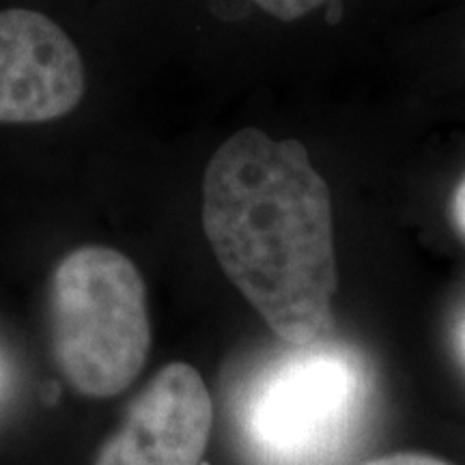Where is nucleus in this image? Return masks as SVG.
Instances as JSON below:
<instances>
[{"instance_id":"f257e3e1","label":"nucleus","mask_w":465,"mask_h":465,"mask_svg":"<svg viewBox=\"0 0 465 465\" xmlns=\"http://www.w3.org/2000/svg\"><path fill=\"white\" fill-rule=\"evenodd\" d=\"M203 226L243 298L287 345L323 339L339 289L332 201L304 144L243 127L203 179Z\"/></svg>"},{"instance_id":"f03ea898","label":"nucleus","mask_w":465,"mask_h":465,"mask_svg":"<svg viewBox=\"0 0 465 465\" xmlns=\"http://www.w3.org/2000/svg\"><path fill=\"white\" fill-rule=\"evenodd\" d=\"M364 401V371L345 347L289 345L242 388L237 433L257 465H336L358 438Z\"/></svg>"},{"instance_id":"7ed1b4c3","label":"nucleus","mask_w":465,"mask_h":465,"mask_svg":"<svg viewBox=\"0 0 465 465\" xmlns=\"http://www.w3.org/2000/svg\"><path fill=\"white\" fill-rule=\"evenodd\" d=\"M52 351L78 392L108 399L130 388L151 349L147 289L119 250L83 246L50 284Z\"/></svg>"},{"instance_id":"20e7f679","label":"nucleus","mask_w":465,"mask_h":465,"mask_svg":"<svg viewBox=\"0 0 465 465\" xmlns=\"http://www.w3.org/2000/svg\"><path fill=\"white\" fill-rule=\"evenodd\" d=\"M83 95L84 63L72 37L39 11H0V124L61 119Z\"/></svg>"},{"instance_id":"39448f33","label":"nucleus","mask_w":465,"mask_h":465,"mask_svg":"<svg viewBox=\"0 0 465 465\" xmlns=\"http://www.w3.org/2000/svg\"><path fill=\"white\" fill-rule=\"evenodd\" d=\"M212 422V397L199 371L166 364L127 407L95 465H199Z\"/></svg>"},{"instance_id":"423d86ee","label":"nucleus","mask_w":465,"mask_h":465,"mask_svg":"<svg viewBox=\"0 0 465 465\" xmlns=\"http://www.w3.org/2000/svg\"><path fill=\"white\" fill-rule=\"evenodd\" d=\"M250 3L257 5L259 9H263L265 14L276 17V20L293 22L322 7V5L332 3V0H250Z\"/></svg>"},{"instance_id":"0eeeda50","label":"nucleus","mask_w":465,"mask_h":465,"mask_svg":"<svg viewBox=\"0 0 465 465\" xmlns=\"http://www.w3.org/2000/svg\"><path fill=\"white\" fill-rule=\"evenodd\" d=\"M362 465H450L431 455H418V452H399V455H388L366 461Z\"/></svg>"},{"instance_id":"6e6552de","label":"nucleus","mask_w":465,"mask_h":465,"mask_svg":"<svg viewBox=\"0 0 465 465\" xmlns=\"http://www.w3.org/2000/svg\"><path fill=\"white\" fill-rule=\"evenodd\" d=\"M450 213H452V220H455V226L459 229V232L465 237V174L455 188V194H452Z\"/></svg>"},{"instance_id":"1a4fd4ad","label":"nucleus","mask_w":465,"mask_h":465,"mask_svg":"<svg viewBox=\"0 0 465 465\" xmlns=\"http://www.w3.org/2000/svg\"><path fill=\"white\" fill-rule=\"evenodd\" d=\"M11 386H14V364H11L9 353L0 347V405L7 401Z\"/></svg>"},{"instance_id":"9d476101","label":"nucleus","mask_w":465,"mask_h":465,"mask_svg":"<svg viewBox=\"0 0 465 465\" xmlns=\"http://www.w3.org/2000/svg\"><path fill=\"white\" fill-rule=\"evenodd\" d=\"M328 7H330V11H328V22H330V25H336V22H339L341 14H342L341 0H332V3H328Z\"/></svg>"}]
</instances>
